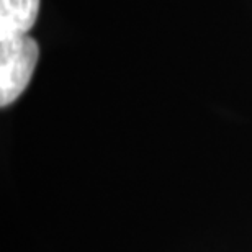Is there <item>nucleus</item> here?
I'll list each match as a JSON object with an SVG mask.
<instances>
[{"label":"nucleus","mask_w":252,"mask_h":252,"mask_svg":"<svg viewBox=\"0 0 252 252\" xmlns=\"http://www.w3.org/2000/svg\"><path fill=\"white\" fill-rule=\"evenodd\" d=\"M39 56L38 43L32 36L0 41V105L13 103L28 87Z\"/></svg>","instance_id":"1"},{"label":"nucleus","mask_w":252,"mask_h":252,"mask_svg":"<svg viewBox=\"0 0 252 252\" xmlns=\"http://www.w3.org/2000/svg\"><path fill=\"white\" fill-rule=\"evenodd\" d=\"M38 12L39 0H0V41L28 34Z\"/></svg>","instance_id":"2"}]
</instances>
